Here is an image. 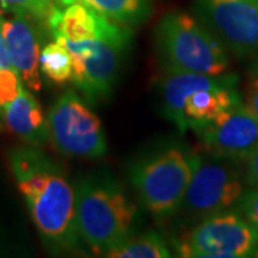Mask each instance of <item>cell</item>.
Returning a JSON list of instances; mask_svg holds the SVG:
<instances>
[{
	"mask_svg": "<svg viewBox=\"0 0 258 258\" xmlns=\"http://www.w3.org/2000/svg\"><path fill=\"white\" fill-rule=\"evenodd\" d=\"M8 158L46 248L52 252L76 248L82 240L76 220V192L60 168L33 145L12 148Z\"/></svg>",
	"mask_w": 258,
	"mask_h": 258,
	"instance_id": "6da1fadb",
	"label": "cell"
},
{
	"mask_svg": "<svg viewBox=\"0 0 258 258\" xmlns=\"http://www.w3.org/2000/svg\"><path fill=\"white\" fill-rule=\"evenodd\" d=\"M75 192L78 230L93 252L105 255L131 237L138 210L116 179L105 174L85 176Z\"/></svg>",
	"mask_w": 258,
	"mask_h": 258,
	"instance_id": "7a4b0ae2",
	"label": "cell"
},
{
	"mask_svg": "<svg viewBox=\"0 0 258 258\" xmlns=\"http://www.w3.org/2000/svg\"><path fill=\"white\" fill-rule=\"evenodd\" d=\"M155 40L165 71L224 75L228 69V55L221 40L188 13L165 15L158 23Z\"/></svg>",
	"mask_w": 258,
	"mask_h": 258,
	"instance_id": "3957f363",
	"label": "cell"
},
{
	"mask_svg": "<svg viewBox=\"0 0 258 258\" xmlns=\"http://www.w3.org/2000/svg\"><path fill=\"white\" fill-rule=\"evenodd\" d=\"M192 165L194 152L171 145L137 161L129 169V179L141 204L164 218L181 210Z\"/></svg>",
	"mask_w": 258,
	"mask_h": 258,
	"instance_id": "277c9868",
	"label": "cell"
},
{
	"mask_svg": "<svg viewBox=\"0 0 258 258\" xmlns=\"http://www.w3.org/2000/svg\"><path fill=\"white\" fill-rule=\"evenodd\" d=\"M52 145L66 157L96 159L108 151L101 119L74 91L60 95L47 112Z\"/></svg>",
	"mask_w": 258,
	"mask_h": 258,
	"instance_id": "5b68a950",
	"label": "cell"
},
{
	"mask_svg": "<svg viewBox=\"0 0 258 258\" xmlns=\"http://www.w3.org/2000/svg\"><path fill=\"white\" fill-rule=\"evenodd\" d=\"M258 235L242 214L222 211L200 220L184 238L178 241L179 257L244 258L252 257Z\"/></svg>",
	"mask_w": 258,
	"mask_h": 258,
	"instance_id": "8992f818",
	"label": "cell"
},
{
	"mask_svg": "<svg viewBox=\"0 0 258 258\" xmlns=\"http://www.w3.org/2000/svg\"><path fill=\"white\" fill-rule=\"evenodd\" d=\"M244 192V184L231 159L194 154L192 175L181 210L192 218L203 220L228 211L240 203Z\"/></svg>",
	"mask_w": 258,
	"mask_h": 258,
	"instance_id": "52a82bcc",
	"label": "cell"
},
{
	"mask_svg": "<svg viewBox=\"0 0 258 258\" xmlns=\"http://www.w3.org/2000/svg\"><path fill=\"white\" fill-rule=\"evenodd\" d=\"M132 32L119 36L105 37L96 40L72 42L62 40L74 60V83L81 89L88 101L106 99L112 93L125 49L128 47Z\"/></svg>",
	"mask_w": 258,
	"mask_h": 258,
	"instance_id": "ba28073f",
	"label": "cell"
},
{
	"mask_svg": "<svg viewBox=\"0 0 258 258\" xmlns=\"http://www.w3.org/2000/svg\"><path fill=\"white\" fill-rule=\"evenodd\" d=\"M200 20L240 56L258 52V0H197Z\"/></svg>",
	"mask_w": 258,
	"mask_h": 258,
	"instance_id": "9c48e42d",
	"label": "cell"
},
{
	"mask_svg": "<svg viewBox=\"0 0 258 258\" xmlns=\"http://www.w3.org/2000/svg\"><path fill=\"white\" fill-rule=\"evenodd\" d=\"M198 135L208 154L231 161H245L258 147V119L247 103L240 101L201 129Z\"/></svg>",
	"mask_w": 258,
	"mask_h": 258,
	"instance_id": "30bf717a",
	"label": "cell"
},
{
	"mask_svg": "<svg viewBox=\"0 0 258 258\" xmlns=\"http://www.w3.org/2000/svg\"><path fill=\"white\" fill-rule=\"evenodd\" d=\"M46 23L53 36L72 42L119 36L129 32L128 25L103 16L83 2L72 3L63 10L56 8Z\"/></svg>",
	"mask_w": 258,
	"mask_h": 258,
	"instance_id": "8fae6325",
	"label": "cell"
},
{
	"mask_svg": "<svg viewBox=\"0 0 258 258\" xmlns=\"http://www.w3.org/2000/svg\"><path fill=\"white\" fill-rule=\"evenodd\" d=\"M28 18V15L22 13H13L12 18H5L0 13V28L13 68L29 89L39 92L42 89L40 50L33 26Z\"/></svg>",
	"mask_w": 258,
	"mask_h": 258,
	"instance_id": "7c38bea8",
	"label": "cell"
},
{
	"mask_svg": "<svg viewBox=\"0 0 258 258\" xmlns=\"http://www.w3.org/2000/svg\"><path fill=\"white\" fill-rule=\"evenodd\" d=\"M231 78L234 76L165 71L164 78L159 82V95L164 116L171 120L181 132H185L184 109L188 98L201 89L228 82Z\"/></svg>",
	"mask_w": 258,
	"mask_h": 258,
	"instance_id": "4fadbf2b",
	"label": "cell"
},
{
	"mask_svg": "<svg viewBox=\"0 0 258 258\" xmlns=\"http://www.w3.org/2000/svg\"><path fill=\"white\" fill-rule=\"evenodd\" d=\"M235 78H231L228 82L192 93L185 103V131L192 129L198 134L208 123L217 119L222 112L238 103L241 98L235 91Z\"/></svg>",
	"mask_w": 258,
	"mask_h": 258,
	"instance_id": "5bb4252c",
	"label": "cell"
},
{
	"mask_svg": "<svg viewBox=\"0 0 258 258\" xmlns=\"http://www.w3.org/2000/svg\"><path fill=\"white\" fill-rule=\"evenodd\" d=\"M5 129L28 145L42 147L47 139V119L40 103L25 88L15 101L5 109Z\"/></svg>",
	"mask_w": 258,
	"mask_h": 258,
	"instance_id": "9a60e30c",
	"label": "cell"
},
{
	"mask_svg": "<svg viewBox=\"0 0 258 258\" xmlns=\"http://www.w3.org/2000/svg\"><path fill=\"white\" fill-rule=\"evenodd\" d=\"M108 258H169L172 257L164 238L158 232H147L134 238H126L122 244L105 254Z\"/></svg>",
	"mask_w": 258,
	"mask_h": 258,
	"instance_id": "2e32d148",
	"label": "cell"
},
{
	"mask_svg": "<svg viewBox=\"0 0 258 258\" xmlns=\"http://www.w3.org/2000/svg\"><path fill=\"white\" fill-rule=\"evenodd\" d=\"M40 72L50 82L64 85L74 79L72 55L62 40L47 43L40 52Z\"/></svg>",
	"mask_w": 258,
	"mask_h": 258,
	"instance_id": "e0dca14e",
	"label": "cell"
},
{
	"mask_svg": "<svg viewBox=\"0 0 258 258\" xmlns=\"http://www.w3.org/2000/svg\"><path fill=\"white\" fill-rule=\"evenodd\" d=\"M91 9L118 23L134 25L147 18L148 0H81Z\"/></svg>",
	"mask_w": 258,
	"mask_h": 258,
	"instance_id": "ac0fdd59",
	"label": "cell"
},
{
	"mask_svg": "<svg viewBox=\"0 0 258 258\" xmlns=\"http://www.w3.org/2000/svg\"><path fill=\"white\" fill-rule=\"evenodd\" d=\"M0 8L13 13L28 15L30 18L47 22L57 8L55 0H0Z\"/></svg>",
	"mask_w": 258,
	"mask_h": 258,
	"instance_id": "d6986e66",
	"label": "cell"
},
{
	"mask_svg": "<svg viewBox=\"0 0 258 258\" xmlns=\"http://www.w3.org/2000/svg\"><path fill=\"white\" fill-rule=\"evenodd\" d=\"M23 81L16 69H0V131H5V109L18 98L23 89Z\"/></svg>",
	"mask_w": 258,
	"mask_h": 258,
	"instance_id": "ffe728a7",
	"label": "cell"
},
{
	"mask_svg": "<svg viewBox=\"0 0 258 258\" xmlns=\"http://www.w3.org/2000/svg\"><path fill=\"white\" fill-rule=\"evenodd\" d=\"M238 207L242 217L249 222V225L258 235V186H254L242 194Z\"/></svg>",
	"mask_w": 258,
	"mask_h": 258,
	"instance_id": "44dd1931",
	"label": "cell"
},
{
	"mask_svg": "<svg viewBox=\"0 0 258 258\" xmlns=\"http://www.w3.org/2000/svg\"><path fill=\"white\" fill-rule=\"evenodd\" d=\"M247 161V179L252 186H258V147L249 154Z\"/></svg>",
	"mask_w": 258,
	"mask_h": 258,
	"instance_id": "7402d4cb",
	"label": "cell"
},
{
	"mask_svg": "<svg viewBox=\"0 0 258 258\" xmlns=\"http://www.w3.org/2000/svg\"><path fill=\"white\" fill-rule=\"evenodd\" d=\"M245 103H247V106H248L251 112L255 115V118L258 119V79L249 83Z\"/></svg>",
	"mask_w": 258,
	"mask_h": 258,
	"instance_id": "603a6c76",
	"label": "cell"
},
{
	"mask_svg": "<svg viewBox=\"0 0 258 258\" xmlns=\"http://www.w3.org/2000/svg\"><path fill=\"white\" fill-rule=\"evenodd\" d=\"M2 68H13V63H12L9 50H8V46H6V40H5V36H3V32H2V28H0V69Z\"/></svg>",
	"mask_w": 258,
	"mask_h": 258,
	"instance_id": "cb8c5ba5",
	"label": "cell"
},
{
	"mask_svg": "<svg viewBox=\"0 0 258 258\" xmlns=\"http://www.w3.org/2000/svg\"><path fill=\"white\" fill-rule=\"evenodd\" d=\"M252 257H257L258 258V245L255 247V249H254V254H252Z\"/></svg>",
	"mask_w": 258,
	"mask_h": 258,
	"instance_id": "d4e9b609",
	"label": "cell"
}]
</instances>
